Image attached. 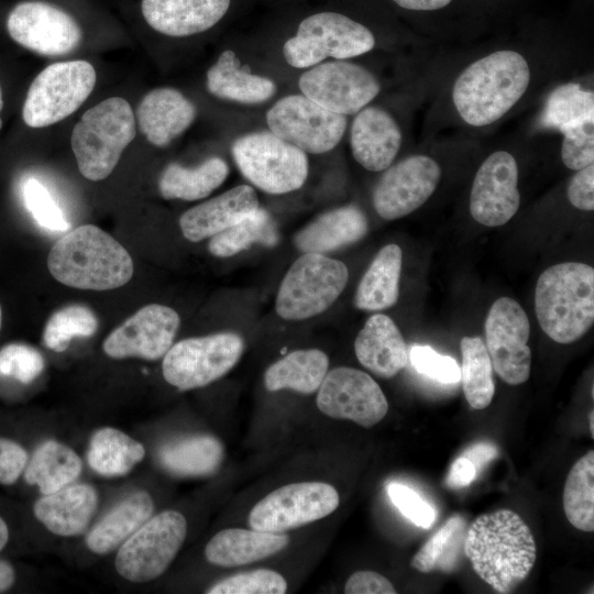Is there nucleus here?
Returning <instances> with one entry per match:
<instances>
[{
  "mask_svg": "<svg viewBox=\"0 0 594 594\" xmlns=\"http://www.w3.org/2000/svg\"><path fill=\"white\" fill-rule=\"evenodd\" d=\"M317 406L328 417L351 420L364 428L378 424L388 410L378 384L365 372L346 366L326 374Z\"/></svg>",
  "mask_w": 594,
  "mask_h": 594,
  "instance_id": "obj_16",
  "label": "nucleus"
},
{
  "mask_svg": "<svg viewBox=\"0 0 594 594\" xmlns=\"http://www.w3.org/2000/svg\"><path fill=\"white\" fill-rule=\"evenodd\" d=\"M96 79V70L87 61L48 65L28 90L22 109L23 121L31 128H44L62 121L85 102Z\"/></svg>",
  "mask_w": 594,
  "mask_h": 594,
  "instance_id": "obj_9",
  "label": "nucleus"
},
{
  "mask_svg": "<svg viewBox=\"0 0 594 594\" xmlns=\"http://www.w3.org/2000/svg\"><path fill=\"white\" fill-rule=\"evenodd\" d=\"M135 132L133 110L123 98H108L87 110L70 138L80 174L92 182L107 178Z\"/></svg>",
  "mask_w": 594,
  "mask_h": 594,
  "instance_id": "obj_5",
  "label": "nucleus"
},
{
  "mask_svg": "<svg viewBox=\"0 0 594 594\" xmlns=\"http://www.w3.org/2000/svg\"><path fill=\"white\" fill-rule=\"evenodd\" d=\"M47 267L59 283L90 290L121 287L134 271L129 252L92 224L77 227L57 240L48 253Z\"/></svg>",
  "mask_w": 594,
  "mask_h": 594,
  "instance_id": "obj_2",
  "label": "nucleus"
},
{
  "mask_svg": "<svg viewBox=\"0 0 594 594\" xmlns=\"http://www.w3.org/2000/svg\"><path fill=\"white\" fill-rule=\"evenodd\" d=\"M561 157L563 164L579 170L594 161V119L586 120L563 132Z\"/></svg>",
  "mask_w": 594,
  "mask_h": 594,
  "instance_id": "obj_46",
  "label": "nucleus"
},
{
  "mask_svg": "<svg viewBox=\"0 0 594 594\" xmlns=\"http://www.w3.org/2000/svg\"><path fill=\"white\" fill-rule=\"evenodd\" d=\"M43 369L42 354L30 345L11 343L0 350V375L2 376L29 384L42 373Z\"/></svg>",
  "mask_w": 594,
  "mask_h": 594,
  "instance_id": "obj_45",
  "label": "nucleus"
},
{
  "mask_svg": "<svg viewBox=\"0 0 594 594\" xmlns=\"http://www.w3.org/2000/svg\"><path fill=\"white\" fill-rule=\"evenodd\" d=\"M179 323L174 309L158 304L146 305L107 337L103 351L113 359L158 360L170 349Z\"/></svg>",
  "mask_w": 594,
  "mask_h": 594,
  "instance_id": "obj_20",
  "label": "nucleus"
},
{
  "mask_svg": "<svg viewBox=\"0 0 594 594\" xmlns=\"http://www.w3.org/2000/svg\"><path fill=\"white\" fill-rule=\"evenodd\" d=\"M441 178L438 163L413 155L385 169L373 191V206L385 220L403 218L421 207Z\"/></svg>",
  "mask_w": 594,
  "mask_h": 594,
  "instance_id": "obj_18",
  "label": "nucleus"
},
{
  "mask_svg": "<svg viewBox=\"0 0 594 594\" xmlns=\"http://www.w3.org/2000/svg\"><path fill=\"white\" fill-rule=\"evenodd\" d=\"M145 454L144 447L114 428L99 429L90 440L89 466L103 476L129 473Z\"/></svg>",
  "mask_w": 594,
  "mask_h": 594,
  "instance_id": "obj_36",
  "label": "nucleus"
},
{
  "mask_svg": "<svg viewBox=\"0 0 594 594\" xmlns=\"http://www.w3.org/2000/svg\"><path fill=\"white\" fill-rule=\"evenodd\" d=\"M373 33L363 24L338 12H319L304 19L295 36L283 47L286 62L296 68H309L327 57L346 59L370 52Z\"/></svg>",
  "mask_w": 594,
  "mask_h": 594,
  "instance_id": "obj_8",
  "label": "nucleus"
},
{
  "mask_svg": "<svg viewBox=\"0 0 594 594\" xmlns=\"http://www.w3.org/2000/svg\"><path fill=\"white\" fill-rule=\"evenodd\" d=\"M484 328L495 372L509 385L525 383L531 365L530 324L525 310L515 299L501 297L491 306Z\"/></svg>",
  "mask_w": 594,
  "mask_h": 594,
  "instance_id": "obj_14",
  "label": "nucleus"
},
{
  "mask_svg": "<svg viewBox=\"0 0 594 594\" xmlns=\"http://www.w3.org/2000/svg\"><path fill=\"white\" fill-rule=\"evenodd\" d=\"M257 208L255 190L240 185L184 212L180 230L187 240L199 242L238 223Z\"/></svg>",
  "mask_w": 594,
  "mask_h": 594,
  "instance_id": "obj_22",
  "label": "nucleus"
},
{
  "mask_svg": "<svg viewBox=\"0 0 594 594\" xmlns=\"http://www.w3.org/2000/svg\"><path fill=\"white\" fill-rule=\"evenodd\" d=\"M529 81L528 63L519 53L497 51L462 72L453 86V103L470 125H488L516 105Z\"/></svg>",
  "mask_w": 594,
  "mask_h": 594,
  "instance_id": "obj_3",
  "label": "nucleus"
},
{
  "mask_svg": "<svg viewBox=\"0 0 594 594\" xmlns=\"http://www.w3.org/2000/svg\"><path fill=\"white\" fill-rule=\"evenodd\" d=\"M187 534L185 517L165 510L150 517L119 548L114 565L125 580L144 583L165 572L179 551Z\"/></svg>",
  "mask_w": 594,
  "mask_h": 594,
  "instance_id": "obj_10",
  "label": "nucleus"
},
{
  "mask_svg": "<svg viewBox=\"0 0 594 594\" xmlns=\"http://www.w3.org/2000/svg\"><path fill=\"white\" fill-rule=\"evenodd\" d=\"M339 502V494L330 484H288L273 491L252 508L249 525L261 531L284 532L332 514Z\"/></svg>",
  "mask_w": 594,
  "mask_h": 594,
  "instance_id": "obj_13",
  "label": "nucleus"
},
{
  "mask_svg": "<svg viewBox=\"0 0 594 594\" xmlns=\"http://www.w3.org/2000/svg\"><path fill=\"white\" fill-rule=\"evenodd\" d=\"M196 107L180 91L162 87L141 100L136 119L150 143L163 147L185 132L196 118Z\"/></svg>",
  "mask_w": 594,
  "mask_h": 594,
  "instance_id": "obj_24",
  "label": "nucleus"
},
{
  "mask_svg": "<svg viewBox=\"0 0 594 594\" xmlns=\"http://www.w3.org/2000/svg\"><path fill=\"white\" fill-rule=\"evenodd\" d=\"M354 351L359 362L382 378L395 376L408 362L407 345L399 329L383 314L366 320L355 339Z\"/></svg>",
  "mask_w": 594,
  "mask_h": 594,
  "instance_id": "obj_25",
  "label": "nucleus"
},
{
  "mask_svg": "<svg viewBox=\"0 0 594 594\" xmlns=\"http://www.w3.org/2000/svg\"><path fill=\"white\" fill-rule=\"evenodd\" d=\"M1 323H2V309H1V306H0V328H1Z\"/></svg>",
  "mask_w": 594,
  "mask_h": 594,
  "instance_id": "obj_59",
  "label": "nucleus"
},
{
  "mask_svg": "<svg viewBox=\"0 0 594 594\" xmlns=\"http://www.w3.org/2000/svg\"><path fill=\"white\" fill-rule=\"evenodd\" d=\"M243 350V339L231 332L185 339L164 355L163 376L180 391L204 387L226 375Z\"/></svg>",
  "mask_w": 594,
  "mask_h": 594,
  "instance_id": "obj_11",
  "label": "nucleus"
},
{
  "mask_svg": "<svg viewBox=\"0 0 594 594\" xmlns=\"http://www.w3.org/2000/svg\"><path fill=\"white\" fill-rule=\"evenodd\" d=\"M569 201L578 209H594V165L579 169L568 186Z\"/></svg>",
  "mask_w": 594,
  "mask_h": 594,
  "instance_id": "obj_49",
  "label": "nucleus"
},
{
  "mask_svg": "<svg viewBox=\"0 0 594 594\" xmlns=\"http://www.w3.org/2000/svg\"><path fill=\"white\" fill-rule=\"evenodd\" d=\"M463 549L479 578L503 594L527 579L537 558L530 528L510 509L476 517L465 532Z\"/></svg>",
  "mask_w": 594,
  "mask_h": 594,
  "instance_id": "obj_1",
  "label": "nucleus"
},
{
  "mask_svg": "<svg viewBox=\"0 0 594 594\" xmlns=\"http://www.w3.org/2000/svg\"><path fill=\"white\" fill-rule=\"evenodd\" d=\"M465 519L450 517L417 551L411 566L419 572L450 571L454 568L465 538Z\"/></svg>",
  "mask_w": 594,
  "mask_h": 594,
  "instance_id": "obj_40",
  "label": "nucleus"
},
{
  "mask_svg": "<svg viewBox=\"0 0 594 594\" xmlns=\"http://www.w3.org/2000/svg\"><path fill=\"white\" fill-rule=\"evenodd\" d=\"M287 582L282 574L268 569L231 575L215 585L209 594H284Z\"/></svg>",
  "mask_w": 594,
  "mask_h": 594,
  "instance_id": "obj_43",
  "label": "nucleus"
},
{
  "mask_svg": "<svg viewBox=\"0 0 594 594\" xmlns=\"http://www.w3.org/2000/svg\"><path fill=\"white\" fill-rule=\"evenodd\" d=\"M304 96L332 112L355 114L380 92L376 77L361 65L342 59L309 67L298 80Z\"/></svg>",
  "mask_w": 594,
  "mask_h": 594,
  "instance_id": "obj_15",
  "label": "nucleus"
},
{
  "mask_svg": "<svg viewBox=\"0 0 594 594\" xmlns=\"http://www.w3.org/2000/svg\"><path fill=\"white\" fill-rule=\"evenodd\" d=\"M396 4L408 10L430 11L448 6L452 0H393Z\"/></svg>",
  "mask_w": 594,
  "mask_h": 594,
  "instance_id": "obj_54",
  "label": "nucleus"
},
{
  "mask_svg": "<svg viewBox=\"0 0 594 594\" xmlns=\"http://www.w3.org/2000/svg\"><path fill=\"white\" fill-rule=\"evenodd\" d=\"M535 310L551 340L561 344L579 340L594 322V268L565 262L544 270L536 284Z\"/></svg>",
  "mask_w": 594,
  "mask_h": 594,
  "instance_id": "obj_4",
  "label": "nucleus"
},
{
  "mask_svg": "<svg viewBox=\"0 0 594 594\" xmlns=\"http://www.w3.org/2000/svg\"><path fill=\"white\" fill-rule=\"evenodd\" d=\"M223 446L209 435H196L165 443L158 451L162 466L178 476L215 473L223 460Z\"/></svg>",
  "mask_w": 594,
  "mask_h": 594,
  "instance_id": "obj_32",
  "label": "nucleus"
},
{
  "mask_svg": "<svg viewBox=\"0 0 594 594\" xmlns=\"http://www.w3.org/2000/svg\"><path fill=\"white\" fill-rule=\"evenodd\" d=\"M7 29L13 41L45 56L68 54L82 38L81 29L70 14L43 1L16 4L8 16Z\"/></svg>",
  "mask_w": 594,
  "mask_h": 594,
  "instance_id": "obj_17",
  "label": "nucleus"
},
{
  "mask_svg": "<svg viewBox=\"0 0 594 594\" xmlns=\"http://www.w3.org/2000/svg\"><path fill=\"white\" fill-rule=\"evenodd\" d=\"M28 461L25 450L18 443L0 439V483L12 484L23 471Z\"/></svg>",
  "mask_w": 594,
  "mask_h": 594,
  "instance_id": "obj_50",
  "label": "nucleus"
},
{
  "mask_svg": "<svg viewBox=\"0 0 594 594\" xmlns=\"http://www.w3.org/2000/svg\"><path fill=\"white\" fill-rule=\"evenodd\" d=\"M590 119H594V94L579 84H566L550 94L540 123L563 133Z\"/></svg>",
  "mask_w": 594,
  "mask_h": 594,
  "instance_id": "obj_41",
  "label": "nucleus"
},
{
  "mask_svg": "<svg viewBox=\"0 0 594 594\" xmlns=\"http://www.w3.org/2000/svg\"><path fill=\"white\" fill-rule=\"evenodd\" d=\"M403 251L397 244L383 246L361 278L354 306L366 311L393 307L399 295Z\"/></svg>",
  "mask_w": 594,
  "mask_h": 594,
  "instance_id": "obj_31",
  "label": "nucleus"
},
{
  "mask_svg": "<svg viewBox=\"0 0 594 594\" xmlns=\"http://www.w3.org/2000/svg\"><path fill=\"white\" fill-rule=\"evenodd\" d=\"M594 413L593 410H591L590 415H588V426H590V431H591V435L592 437H594Z\"/></svg>",
  "mask_w": 594,
  "mask_h": 594,
  "instance_id": "obj_57",
  "label": "nucleus"
},
{
  "mask_svg": "<svg viewBox=\"0 0 594 594\" xmlns=\"http://www.w3.org/2000/svg\"><path fill=\"white\" fill-rule=\"evenodd\" d=\"M409 356L418 373L440 383H457L461 378L460 366L457 361L451 356L437 353L429 345L413 346Z\"/></svg>",
  "mask_w": 594,
  "mask_h": 594,
  "instance_id": "obj_47",
  "label": "nucleus"
},
{
  "mask_svg": "<svg viewBox=\"0 0 594 594\" xmlns=\"http://www.w3.org/2000/svg\"><path fill=\"white\" fill-rule=\"evenodd\" d=\"M97 503L92 486L73 484L40 498L34 505V515L51 532L70 537L86 530Z\"/></svg>",
  "mask_w": 594,
  "mask_h": 594,
  "instance_id": "obj_26",
  "label": "nucleus"
},
{
  "mask_svg": "<svg viewBox=\"0 0 594 594\" xmlns=\"http://www.w3.org/2000/svg\"><path fill=\"white\" fill-rule=\"evenodd\" d=\"M154 504L144 492H135L108 512L89 531L86 543L97 554H106L121 546L151 516Z\"/></svg>",
  "mask_w": 594,
  "mask_h": 594,
  "instance_id": "obj_30",
  "label": "nucleus"
},
{
  "mask_svg": "<svg viewBox=\"0 0 594 594\" xmlns=\"http://www.w3.org/2000/svg\"><path fill=\"white\" fill-rule=\"evenodd\" d=\"M349 279L346 266L321 253H305L284 276L275 309L285 320H304L327 310Z\"/></svg>",
  "mask_w": 594,
  "mask_h": 594,
  "instance_id": "obj_7",
  "label": "nucleus"
},
{
  "mask_svg": "<svg viewBox=\"0 0 594 594\" xmlns=\"http://www.w3.org/2000/svg\"><path fill=\"white\" fill-rule=\"evenodd\" d=\"M328 367L329 359L324 352L317 349L297 350L266 370L265 386L271 392L293 389L312 394L319 389Z\"/></svg>",
  "mask_w": 594,
  "mask_h": 594,
  "instance_id": "obj_33",
  "label": "nucleus"
},
{
  "mask_svg": "<svg viewBox=\"0 0 594 594\" xmlns=\"http://www.w3.org/2000/svg\"><path fill=\"white\" fill-rule=\"evenodd\" d=\"M266 122L271 132L311 154L334 148L348 124L345 116L327 110L304 95L277 100L267 111Z\"/></svg>",
  "mask_w": 594,
  "mask_h": 594,
  "instance_id": "obj_12",
  "label": "nucleus"
},
{
  "mask_svg": "<svg viewBox=\"0 0 594 594\" xmlns=\"http://www.w3.org/2000/svg\"><path fill=\"white\" fill-rule=\"evenodd\" d=\"M519 205L517 162L510 153L497 151L475 174L470 196L471 216L485 227H499L515 216Z\"/></svg>",
  "mask_w": 594,
  "mask_h": 594,
  "instance_id": "obj_19",
  "label": "nucleus"
},
{
  "mask_svg": "<svg viewBox=\"0 0 594 594\" xmlns=\"http://www.w3.org/2000/svg\"><path fill=\"white\" fill-rule=\"evenodd\" d=\"M460 367L463 393L474 409L486 408L494 397L493 365L484 341L479 337H463L460 342Z\"/></svg>",
  "mask_w": 594,
  "mask_h": 594,
  "instance_id": "obj_37",
  "label": "nucleus"
},
{
  "mask_svg": "<svg viewBox=\"0 0 594 594\" xmlns=\"http://www.w3.org/2000/svg\"><path fill=\"white\" fill-rule=\"evenodd\" d=\"M3 108V98H2V90H1V87H0V111L2 110ZM2 127V120L0 118V129Z\"/></svg>",
  "mask_w": 594,
  "mask_h": 594,
  "instance_id": "obj_58",
  "label": "nucleus"
},
{
  "mask_svg": "<svg viewBox=\"0 0 594 594\" xmlns=\"http://www.w3.org/2000/svg\"><path fill=\"white\" fill-rule=\"evenodd\" d=\"M278 242L276 223L263 208L238 223L211 237L208 250L218 257H229L248 250L254 244L272 246Z\"/></svg>",
  "mask_w": 594,
  "mask_h": 594,
  "instance_id": "obj_38",
  "label": "nucleus"
},
{
  "mask_svg": "<svg viewBox=\"0 0 594 594\" xmlns=\"http://www.w3.org/2000/svg\"><path fill=\"white\" fill-rule=\"evenodd\" d=\"M387 494L399 512L416 526L428 529L436 520V512L416 491L400 483H389Z\"/></svg>",
  "mask_w": 594,
  "mask_h": 594,
  "instance_id": "obj_48",
  "label": "nucleus"
},
{
  "mask_svg": "<svg viewBox=\"0 0 594 594\" xmlns=\"http://www.w3.org/2000/svg\"><path fill=\"white\" fill-rule=\"evenodd\" d=\"M402 144V131L394 118L378 107H364L351 125L350 145L354 160L371 172L385 170Z\"/></svg>",
  "mask_w": 594,
  "mask_h": 594,
  "instance_id": "obj_21",
  "label": "nucleus"
},
{
  "mask_svg": "<svg viewBox=\"0 0 594 594\" xmlns=\"http://www.w3.org/2000/svg\"><path fill=\"white\" fill-rule=\"evenodd\" d=\"M9 531L6 522L0 517V551L3 549L6 543L8 542Z\"/></svg>",
  "mask_w": 594,
  "mask_h": 594,
  "instance_id": "obj_56",
  "label": "nucleus"
},
{
  "mask_svg": "<svg viewBox=\"0 0 594 594\" xmlns=\"http://www.w3.org/2000/svg\"><path fill=\"white\" fill-rule=\"evenodd\" d=\"M231 152L241 174L265 193H290L307 179L306 153L271 131L238 138Z\"/></svg>",
  "mask_w": 594,
  "mask_h": 594,
  "instance_id": "obj_6",
  "label": "nucleus"
},
{
  "mask_svg": "<svg viewBox=\"0 0 594 594\" xmlns=\"http://www.w3.org/2000/svg\"><path fill=\"white\" fill-rule=\"evenodd\" d=\"M563 510L579 530H594V451L580 458L571 468L563 488Z\"/></svg>",
  "mask_w": 594,
  "mask_h": 594,
  "instance_id": "obj_39",
  "label": "nucleus"
},
{
  "mask_svg": "<svg viewBox=\"0 0 594 594\" xmlns=\"http://www.w3.org/2000/svg\"><path fill=\"white\" fill-rule=\"evenodd\" d=\"M98 328V320L91 309L80 305L64 307L48 319L44 333V344L55 351H65L74 337H90Z\"/></svg>",
  "mask_w": 594,
  "mask_h": 594,
  "instance_id": "obj_42",
  "label": "nucleus"
},
{
  "mask_svg": "<svg viewBox=\"0 0 594 594\" xmlns=\"http://www.w3.org/2000/svg\"><path fill=\"white\" fill-rule=\"evenodd\" d=\"M344 593L346 594H395L396 590L382 574L374 571H358L348 579Z\"/></svg>",
  "mask_w": 594,
  "mask_h": 594,
  "instance_id": "obj_51",
  "label": "nucleus"
},
{
  "mask_svg": "<svg viewBox=\"0 0 594 594\" xmlns=\"http://www.w3.org/2000/svg\"><path fill=\"white\" fill-rule=\"evenodd\" d=\"M207 89L220 99L240 103H261L274 96L276 86L272 79L242 68L234 52L227 50L209 68Z\"/></svg>",
  "mask_w": 594,
  "mask_h": 594,
  "instance_id": "obj_29",
  "label": "nucleus"
},
{
  "mask_svg": "<svg viewBox=\"0 0 594 594\" xmlns=\"http://www.w3.org/2000/svg\"><path fill=\"white\" fill-rule=\"evenodd\" d=\"M230 0H142L146 23L158 33L182 37L205 32L227 13Z\"/></svg>",
  "mask_w": 594,
  "mask_h": 594,
  "instance_id": "obj_23",
  "label": "nucleus"
},
{
  "mask_svg": "<svg viewBox=\"0 0 594 594\" xmlns=\"http://www.w3.org/2000/svg\"><path fill=\"white\" fill-rule=\"evenodd\" d=\"M14 581V572L11 565L0 560V593L7 591Z\"/></svg>",
  "mask_w": 594,
  "mask_h": 594,
  "instance_id": "obj_55",
  "label": "nucleus"
},
{
  "mask_svg": "<svg viewBox=\"0 0 594 594\" xmlns=\"http://www.w3.org/2000/svg\"><path fill=\"white\" fill-rule=\"evenodd\" d=\"M23 202L34 220L44 229L66 231L70 224L64 212L47 190L37 179L29 178L22 185Z\"/></svg>",
  "mask_w": 594,
  "mask_h": 594,
  "instance_id": "obj_44",
  "label": "nucleus"
},
{
  "mask_svg": "<svg viewBox=\"0 0 594 594\" xmlns=\"http://www.w3.org/2000/svg\"><path fill=\"white\" fill-rule=\"evenodd\" d=\"M369 230L364 212L350 205L324 212L295 235L304 253H327L358 242Z\"/></svg>",
  "mask_w": 594,
  "mask_h": 594,
  "instance_id": "obj_27",
  "label": "nucleus"
},
{
  "mask_svg": "<svg viewBox=\"0 0 594 594\" xmlns=\"http://www.w3.org/2000/svg\"><path fill=\"white\" fill-rule=\"evenodd\" d=\"M228 174V164L217 156L195 168L169 164L160 178L158 188L165 199L198 200L218 188Z\"/></svg>",
  "mask_w": 594,
  "mask_h": 594,
  "instance_id": "obj_34",
  "label": "nucleus"
},
{
  "mask_svg": "<svg viewBox=\"0 0 594 594\" xmlns=\"http://www.w3.org/2000/svg\"><path fill=\"white\" fill-rule=\"evenodd\" d=\"M283 532L229 528L219 531L207 543L206 559L220 566H237L265 559L287 547Z\"/></svg>",
  "mask_w": 594,
  "mask_h": 594,
  "instance_id": "obj_28",
  "label": "nucleus"
},
{
  "mask_svg": "<svg viewBox=\"0 0 594 594\" xmlns=\"http://www.w3.org/2000/svg\"><path fill=\"white\" fill-rule=\"evenodd\" d=\"M497 453V448L494 444L488 442H480L465 450L463 455L471 460L479 471L486 463L495 459Z\"/></svg>",
  "mask_w": 594,
  "mask_h": 594,
  "instance_id": "obj_53",
  "label": "nucleus"
},
{
  "mask_svg": "<svg viewBox=\"0 0 594 594\" xmlns=\"http://www.w3.org/2000/svg\"><path fill=\"white\" fill-rule=\"evenodd\" d=\"M477 475L473 462L461 455L454 460L447 476V485L451 488H462L470 485Z\"/></svg>",
  "mask_w": 594,
  "mask_h": 594,
  "instance_id": "obj_52",
  "label": "nucleus"
},
{
  "mask_svg": "<svg viewBox=\"0 0 594 594\" xmlns=\"http://www.w3.org/2000/svg\"><path fill=\"white\" fill-rule=\"evenodd\" d=\"M80 458L68 447L50 440L37 448L25 470V481L46 495L72 484L80 474Z\"/></svg>",
  "mask_w": 594,
  "mask_h": 594,
  "instance_id": "obj_35",
  "label": "nucleus"
}]
</instances>
